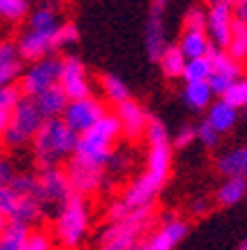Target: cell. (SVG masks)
I'll return each instance as SVG.
<instances>
[{
  "label": "cell",
  "mask_w": 247,
  "mask_h": 250,
  "mask_svg": "<svg viewBox=\"0 0 247 250\" xmlns=\"http://www.w3.org/2000/svg\"><path fill=\"white\" fill-rule=\"evenodd\" d=\"M54 38H56V31H31L27 29L16 47H18V54H20L22 61L36 62L40 58L52 56V52H56V45H54Z\"/></svg>",
  "instance_id": "12"
},
{
  "label": "cell",
  "mask_w": 247,
  "mask_h": 250,
  "mask_svg": "<svg viewBox=\"0 0 247 250\" xmlns=\"http://www.w3.org/2000/svg\"><path fill=\"white\" fill-rule=\"evenodd\" d=\"M234 14H232V2L227 0H216L211 2L207 9V38L216 49H227V42L232 36V27H234Z\"/></svg>",
  "instance_id": "10"
},
{
  "label": "cell",
  "mask_w": 247,
  "mask_h": 250,
  "mask_svg": "<svg viewBox=\"0 0 247 250\" xmlns=\"http://www.w3.org/2000/svg\"><path fill=\"white\" fill-rule=\"evenodd\" d=\"M29 16L27 0H0V18L7 22H20Z\"/></svg>",
  "instance_id": "30"
},
{
  "label": "cell",
  "mask_w": 247,
  "mask_h": 250,
  "mask_svg": "<svg viewBox=\"0 0 247 250\" xmlns=\"http://www.w3.org/2000/svg\"><path fill=\"white\" fill-rule=\"evenodd\" d=\"M20 250H56L54 237L45 230H29Z\"/></svg>",
  "instance_id": "33"
},
{
  "label": "cell",
  "mask_w": 247,
  "mask_h": 250,
  "mask_svg": "<svg viewBox=\"0 0 247 250\" xmlns=\"http://www.w3.org/2000/svg\"><path fill=\"white\" fill-rule=\"evenodd\" d=\"M76 41H78V27L74 25V22H60V27L56 29V38H54L56 49L67 47V45H74Z\"/></svg>",
  "instance_id": "35"
},
{
  "label": "cell",
  "mask_w": 247,
  "mask_h": 250,
  "mask_svg": "<svg viewBox=\"0 0 247 250\" xmlns=\"http://www.w3.org/2000/svg\"><path fill=\"white\" fill-rule=\"evenodd\" d=\"M187 230H190L187 221H183L178 217H171L167 221H163L160 228L154 230L145 241H140L134 250H174L180 241L185 239Z\"/></svg>",
  "instance_id": "11"
},
{
  "label": "cell",
  "mask_w": 247,
  "mask_h": 250,
  "mask_svg": "<svg viewBox=\"0 0 247 250\" xmlns=\"http://www.w3.org/2000/svg\"><path fill=\"white\" fill-rule=\"evenodd\" d=\"M22 74V58L11 41H0V87L16 83Z\"/></svg>",
  "instance_id": "15"
},
{
  "label": "cell",
  "mask_w": 247,
  "mask_h": 250,
  "mask_svg": "<svg viewBox=\"0 0 247 250\" xmlns=\"http://www.w3.org/2000/svg\"><path fill=\"white\" fill-rule=\"evenodd\" d=\"M29 230V226L20 224V221H9L7 230L0 234V250H20Z\"/></svg>",
  "instance_id": "28"
},
{
  "label": "cell",
  "mask_w": 247,
  "mask_h": 250,
  "mask_svg": "<svg viewBox=\"0 0 247 250\" xmlns=\"http://www.w3.org/2000/svg\"><path fill=\"white\" fill-rule=\"evenodd\" d=\"M65 172H67V179H69V186H72L74 194H80V197L98 192V190L105 186V181H107L105 167L89 166V163L78 161L74 156L67 161Z\"/></svg>",
  "instance_id": "9"
},
{
  "label": "cell",
  "mask_w": 247,
  "mask_h": 250,
  "mask_svg": "<svg viewBox=\"0 0 247 250\" xmlns=\"http://www.w3.org/2000/svg\"><path fill=\"white\" fill-rule=\"evenodd\" d=\"M78 143V134L65 125L62 119H45L40 130L31 141V150L36 156L38 170L42 167H58L62 161L74 156Z\"/></svg>",
  "instance_id": "1"
},
{
  "label": "cell",
  "mask_w": 247,
  "mask_h": 250,
  "mask_svg": "<svg viewBox=\"0 0 247 250\" xmlns=\"http://www.w3.org/2000/svg\"><path fill=\"white\" fill-rule=\"evenodd\" d=\"M145 45H147V54H150L152 61H158L160 54L165 52V27H163V18H160V11L154 9L145 27Z\"/></svg>",
  "instance_id": "19"
},
{
  "label": "cell",
  "mask_w": 247,
  "mask_h": 250,
  "mask_svg": "<svg viewBox=\"0 0 247 250\" xmlns=\"http://www.w3.org/2000/svg\"><path fill=\"white\" fill-rule=\"evenodd\" d=\"M100 87H103V94L105 99L114 105H120L125 101H129V87L125 85V81H120L118 76H114V74H105L100 78Z\"/></svg>",
  "instance_id": "26"
},
{
  "label": "cell",
  "mask_w": 247,
  "mask_h": 250,
  "mask_svg": "<svg viewBox=\"0 0 247 250\" xmlns=\"http://www.w3.org/2000/svg\"><path fill=\"white\" fill-rule=\"evenodd\" d=\"M218 136L221 134H218V132L214 130L207 121H203V123L196 127V139L201 141L205 147H216L218 146Z\"/></svg>",
  "instance_id": "37"
},
{
  "label": "cell",
  "mask_w": 247,
  "mask_h": 250,
  "mask_svg": "<svg viewBox=\"0 0 247 250\" xmlns=\"http://www.w3.org/2000/svg\"><path fill=\"white\" fill-rule=\"evenodd\" d=\"M7 226H9V219H7L5 214H0V234L7 230Z\"/></svg>",
  "instance_id": "43"
},
{
  "label": "cell",
  "mask_w": 247,
  "mask_h": 250,
  "mask_svg": "<svg viewBox=\"0 0 247 250\" xmlns=\"http://www.w3.org/2000/svg\"><path fill=\"white\" fill-rule=\"evenodd\" d=\"M27 18H29V27L27 29L31 31H56L60 27V22H58V7L52 5V2H42Z\"/></svg>",
  "instance_id": "21"
},
{
  "label": "cell",
  "mask_w": 247,
  "mask_h": 250,
  "mask_svg": "<svg viewBox=\"0 0 247 250\" xmlns=\"http://www.w3.org/2000/svg\"><path fill=\"white\" fill-rule=\"evenodd\" d=\"M20 99H22V92H20V87H18L16 83L2 85V87H0V109L11 112L16 105L20 103Z\"/></svg>",
  "instance_id": "34"
},
{
  "label": "cell",
  "mask_w": 247,
  "mask_h": 250,
  "mask_svg": "<svg viewBox=\"0 0 247 250\" xmlns=\"http://www.w3.org/2000/svg\"><path fill=\"white\" fill-rule=\"evenodd\" d=\"M7 123H9V112L0 109V143H2V136L7 132Z\"/></svg>",
  "instance_id": "42"
},
{
  "label": "cell",
  "mask_w": 247,
  "mask_h": 250,
  "mask_svg": "<svg viewBox=\"0 0 247 250\" xmlns=\"http://www.w3.org/2000/svg\"><path fill=\"white\" fill-rule=\"evenodd\" d=\"M232 14L236 21L247 25V0H232Z\"/></svg>",
  "instance_id": "40"
},
{
  "label": "cell",
  "mask_w": 247,
  "mask_h": 250,
  "mask_svg": "<svg viewBox=\"0 0 247 250\" xmlns=\"http://www.w3.org/2000/svg\"><path fill=\"white\" fill-rule=\"evenodd\" d=\"M207 27V11L201 7H190L185 14V29H198L205 31Z\"/></svg>",
  "instance_id": "36"
},
{
  "label": "cell",
  "mask_w": 247,
  "mask_h": 250,
  "mask_svg": "<svg viewBox=\"0 0 247 250\" xmlns=\"http://www.w3.org/2000/svg\"><path fill=\"white\" fill-rule=\"evenodd\" d=\"M234 61L245 62L247 61V25L241 21H234L232 27V36H229V42H227L225 49Z\"/></svg>",
  "instance_id": "25"
},
{
  "label": "cell",
  "mask_w": 247,
  "mask_h": 250,
  "mask_svg": "<svg viewBox=\"0 0 247 250\" xmlns=\"http://www.w3.org/2000/svg\"><path fill=\"white\" fill-rule=\"evenodd\" d=\"M158 190H160L158 186H154V183L145 177V174H140V177H136L134 181L125 188V192H123V197L120 199L127 203L129 210L150 208L152 201H154L156 194H158Z\"/></svg>",
  "instance_id": "14"
},
{
  "label": "cell",
  "mask_w": 247,
  "mask_h": 250,
  "mask_svg": "<svg viewBox=\"0 0 247 250\" xmlns=\"http://www.w3.org/2000/svg\"><path fill=\"white\" fill-rule=\"evenodd\" d=\"M154 224V212L150 208L132 210L127 219L109 224L98 237V250H134L147 230Z\"/></svg>",
  "instance_id": "3"
},
{
  "label": "cell",
  "mask_w": 247,
  "mask_h": 250,
  "mask_svg": "<svg viewBox=\"0 0 247 250\" xmlns=\"http://www.w3.org/2000/svg\"><path fill=\"white\" fill-rule=\"evenodd\" d=\"M241 250H247V239H245V241H243V244H241Z\"/></svg>",
  "instance_id": "45"
},
{
  "label": "cell",
  "mask_w": 247,
  "mask_h": 250,
  "mask_svg": "<svg viewBox=\"0 0 247 250\" xmlns=\"http://www.w3.org/2000/svg\"><path fill=\"white\" fill-rule=\"evenodd\" d=\"M223 101L227 105H232L234 109H241L247 105V76L236 78L232 83V87L223 94Z\"/></svg>",
  "instance_id": "31"
},
{
  "label": "cell",
  "mask_w": 247,
  "mask_h": 250,
  "mask_svg": "<svg viewBox=\"0 0 247 250\" xmlns=\"http://www.w3.org/2000/svg\"><path fill=\"white\" fill-rule=\"evenodd\" d=\"M129 212H132V210L127 208V203H125L123 199H116V201H112L107 206L109 224H116V221H123V219H127Z\"/></svg>",
  "instance_id": "38"
},
{
  "label": "cell",
  "mask_w": 247,
  "mask_h": 250,
  "mask_svg": "<svg viewBox=\"0 0 247 250\" xmlns=\"http://www.w3.org/2000/svg\"><path fill=\"white\" fill-rule=\"evenodd\" d=\"M132 163H134V159H132V154L125 150H116L114 147L112 156H109L107 166H105V170L109 172V174H114V177H123V174H127L129 167H132Z\"/></svg>",
  "instance_id": "32"
},
{
  "label": "cell",
  "mask_w": 247,
  "mask_h": 250,
  "mask_svg": "<svg viewBox=\"0 0 247 250\" xmlns=\"http://www.w3.org/2000/svg\"><path fill=\"white\" fill-rule=\"evenodd\" d=\"M207 210H209V201H205V199H198V201L191 203V214H196V217L207 214Z\"/></svg>",
  "instance_id": "41"
},
{
  "label": "cell",
  "mask_w": 247,
  "mask_h": 250,
  "mask_svg": "<svg viewBox=\"0 0 247 250\" xmlns=\"http://www.w3.org/2000/svg\"><path fill=\"white\" fill-rule=\"evenodd\" d=\"M58 85L62 87L65 96L69 101H80L94 96L92 94V83L87 78V69L82 65V61L78 56H65L60 58V78H58Z\"/></svg>",
  "instance_id": "8"
},
{
  "label": "cell",
  "mask_w": 247,
  "mask_h": 250,
  "mask_svg": "<svg viewBox=\"0 0 247 250\" xmlns=\"http://www.w3.org/2000/svg\"><path fill=\"white\" fill-rule=\"evenodd\" d=\"M89 203L87 197L72 194L58 208V217L54 221V237L62 246V250H78L89 232Z\"/></svg>",
  "instance_id": "2"
},
{
  "label": "cell",
  "mask_w": 247,
  "mask_h": 250,
  "mask_svg": "<svg viewBox=\"0 0 247 250\" xmlns=\"http://www.w3.org/2000/svg\"><path fill=\"white\" fill-rule=\"evenodd\" d=\"M116 116H118L120 127H123V136L129 141H138L147 130V123H150V114L143 109V105H138L132 99L118 105Z\"/></svg>",
  "instance_id": "13"
},
{
  "label": "cell",
  "mask_w": 247,
  "mask_h": 250,
  "mask_svg": "<svg viewBox=\"0 0 247 250\" xmlns=\"http://www.w3.org/2000/svg\"><path fill=\"white\" fill-rule=\"evenodd\" d=\"M105 114H107V105L100 99H96V96H87V99L80 101H69V105L65 107L60 119L65 121L69 130L80 136L87 130H92Z\"/></svg>",
  "instance_id": "7"
},
{
  "label": "cell",
  "mask_w": 247,
  "mask_h": 250,
  "mask_svg": "<svg viewBox=\"0 0 247 250\" xmlns=\"http://www.w3.org/2000/svg\"><path fill=\"white\" fill-rule=\"evenodd\" d=\"M158 62H160V69H163V74L167 78H178V76H183V69H185L187 58L183 56V52L178 49V45H167L165 47V52L160 54Z\"/></svg>",
  "instance_id": "24"
},
{
  "label": "cell",
  "mask_w": 247,
  "mask_h": 250,
  "mask_svg": "<svg viewBox=\"0 0 247 250\" xmlns=\"http://www.w3.org/2000/svg\"><path fill=\"white\" fill-rule=\"evenodd\" d=\"M236 109L232 105H227L225 101H216L214 105H209V112H207V123L218 132V134H225L236 125Z\"/></svg>",
  "instance_id": "20"
},
{
  "label": "cell",
  "mask_w": 247,
  "mask_h": 250,
  "mask_svg": "<svg viewBox=\"0 0 247 250\" xmlns=\"http://www.w3.org/2000/svg\"><path fill=\"white\" fill-rule=\"evenodd\" d=\"M245 194H247V179H225L216 192V201L229 208V206L241 203L245 199Z\"/></svg>",
  "instance_id": "22"
},
{
  "label": "cell",
  "mask_w": 247,
  "mask_h": 250,
  "mask_svg": "<svg viewBox=\"0 0 247 250\" xmlns=\"http://www.w3.org/2000/svg\"><path fill=\"white\" fill-rule=\"evenodd\" d=\"M31 101L36 103L42 119H60L65 107L69 105V99L65 96L60 85H54V87L45 89V92H40L36 99H31Z\"/></svg>",
  "instance_id": "16"
},
{
  "label": "cell",
  "mask_w": 247,
  "mask_h": 250,
  "mask_svg": "<svg viewBox=\"0 0 247 250\" xmlns=\"http://www.w3.org/2000/svg\"><path fill=\"white\" fill-rule=\"evenodd\" d=\"M209 61H211V72L223 74V76L232 78V81L243 76V62L234 61L225 49H216V47H214V52L209 54Z\"/></svg>",
  "instance_id": "23"
},
{
  "label": "cell",
  "mask_w": 247,
  "mask_h": 250,
  "mask_svg": "<svg viewBox=\"0 0 247 250\" xmlns=\"http://www.w3.org/2000/svg\"><path fill=\"white\" fill-rule=\"evenodd\" d=\"M211 2H216V0H211ZM227 2H232V0H227Z\"/></svg>",
  "instance_id": "46"
},
{
  "label": "cell",
  "mask_w": 247,
  "mask_h": 250,
  "mask_svg": "<svg viewBox=\"0 0 247 250\" xmlns=\"http://www.w3.org/2000/svg\"><path fill=\"white\" fill-rule=\"evenodd\" d=\"M183 99L191 109H205L211 105V89L207 83H187L183 89Z\"/></svg>",
  "instance_id": "27"
},
{
  "label": "cell",
  "mask_w": 247,
  "mask_h": 250,
  "mask_svg": "<svg viewBox=\"0 0 247 250\" xmlns=\"http://www.w3.org/2000/svg\"><path fill=\"white\" fill-rule=\"evenodd\" d=\"M191 141H196V127L194 125H185V127H180L178 130L176 139L171 141V146L174 147H187Z\"/></svg>",
  "instance_id": "39"
},
{
  "label": "cell",
  "mask_w": 247,
  "mask_h": 250,
  "mask_svg": "<svg viewBox=\"0 0 247 250\" xmlns=\"http://www.w3.org/2000/svg\"><path fill=\"white\" fill-rule=\"evenodd\" d=\"M165 2H167V0H154V9H163V5H165Z\"/></svg>",
  "instance_id": "44"
},
{
  "label": "cell",
  "mask_w": 247,
  "mask_h": 250,
  "mask_svg": "<svg viewBox=\"0 0 247 250\" xmlns=\"http://www.w3.org/2000/svg\"><path fill=\"white\" fill-rule=\"evenodd\" d=\"M216 167L227 179H247V146H238L218 156Z\"/></svg>",
  "instance_id": "17"
},
{
  "label": "cell",
  "mask_w": 247,
  "mask_h": 250,
  "mask_svg": "<svg viewBox=\"0 0 247 250\" xmlns=\"http://www.w3.org/2000/svg\"><path fill=\"white\" fill-rule=\"evenodd\" d=\"M211 76V61L209 56L205 58H190L183 69L185 83H207Z\"/></svg>",
  "instance_id": "29"
},
{
  "label": "cell",
  "mask_w": 247,
  "mask_h": 250,
  "mask_svg": "<svg viewBox=\"0 0 247 250\" xmlns=\"http://www.w3.org/2000/svg\"><path fill=\"white\" fill-rule=\"evenodd\" d=\"M58 78H60V58L47 56L36 62H31L27 69H22L18 87H20L22 96L36 99L40 92L58 85Z\"/></svg>",
  "instance_id": "5"
},
{
  "label": "cell",
  "mask_w": 247,
  "mask_h": 250,
  "mask_svg": "<svg viewBox=\"0 0 247 250\" xmlns=\"http://www.w3.org/2000/svg\"><path fill=\"white\" fill-rule=\"evenodd\" d=\"M36 186H38L36 197L45 210L52 208V206L60 208L62 203L74 194L72 186H69V179H67V172L62 170V167H42V170H38Z\"/></svg>",
  "instance_id": "6"
},
{
  "label": "cell",
  "mask_w": 247,
  "mask_h": 250,
  "mask_svg": "<svg viewBox=\"0 0 247 250\" xmlns=\"http://www.w3.org/2000/svg\"><path fill=\"white\" fill-rule=\"evenodd\" d=\"M178 49L183 52V56L190 58H205L214 52V45L207 38V31H198V29H185L183 36L178 41Z\"/></svg>",
  "instance_id": "18"
},
{
  "label": "cell",
  "mask_w": 247,
  "mask_h": 250,
  "mask_svg": "<svg viewBox=\"0 0 247 250\" xmlns=\"http://www.w3.org/2000/svg\"><path fill=\"white\" fill-rule=\"evenodd\" d=\"M42 114L38 112L36 103L27 96H22L20 103L9 112V123H7V132L2 136V146L5 147H22L34 141L36 132L42 125Z\"/></svg>",
  "instance_id": "4"
}]
</instances>
